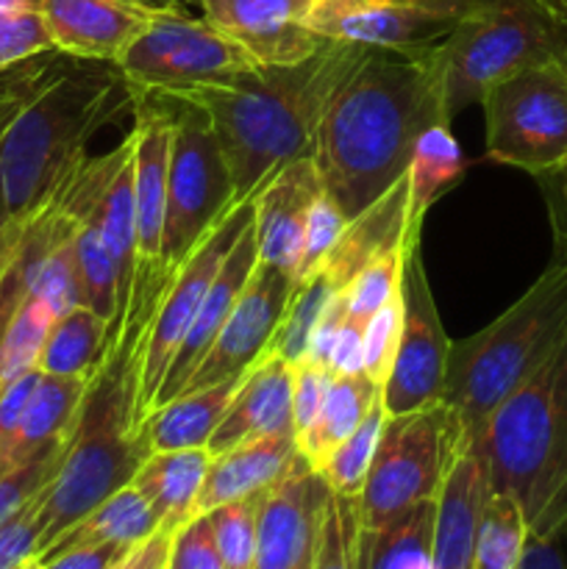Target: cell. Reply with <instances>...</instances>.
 <instances>
[{
    "instance_id": "25",
    "label": "cell",
    "mask_w": 567,
    "mask_h": 569,
    "mask_svg": "<svg viewBox=\"0 0 567 569\" xmlns=\"http://www.w3.org/2000/svg\"><path fill=\"white\" fill-rule=\"evenodd\" d=\"M298 459L300 450L295 431L270 433V437L237 445L220 456H211L195 515H209L217 506L267 492L298 465Z\"/></svg>"
},
{
    "instance_id": "14",
    "label": "cell",
    "mask_w": 567,
    "mask_h": 569,
    "mask_svg": "<svg viewBox=\"0 0 567 569\" xmlns=\"http://www.w3.org/2000/svg\"><path fill=\"white\" fill-rule=\"evenodd\" d=\"M400 306H404V320H400L398 353L381 387V403L389 417L439 403L445 372H448L450 339L428 287L420 237L409 239L406 244Z\"/></svg>"
},
{
    "instance_id": "19",
    "label": "cell",
    "mask_w": 567,
    "mask_h": 569,
    "mask_svg": "<svg viewBox=\"0 0 567 569\" xmlns=\"http://www.w3.org/2000/svg\"><path fill=\"white\" fill-rule=\"evenodd\" d=\"M159 9L145 0H42L39 17L61 53L117 61Z\"/></svg>"
},
{
    "instance_id": "34",
    "label": "cell",
    "mask_w": 567,
    "mask_h": 569,
    "mask_svg": "<svg viewBox=\"0 0 567 569\" xmlns=\"http://www.w3.org/2000/svg\"><path fill=\"white\" fill-rule=\"evenodd\" d=\"M526 542L528 526L517 500L489 489L476 526L472 569H520Z\"/></svg>"
},
{
    "instance_id": "28",
    "label": "cell",
    "mask_w": 567,
    "mask_h": 569,
    "mask_svg": "<svg viewBox=\"0 0 567 569\" xmlns=\"http://www.w3.org/2000/svg\"><path fill=\"white\" fill-rule=\"evenodd\" d=\"M378 400H381V387L365 372H354V376L334 372L315 422L298 437V450L309 461L311 470L317 472L331 459L334 450L365 422Z\"/></svg>"
},
{
    "instance_id": "31",
    "label": "cell",
    "mask_w": 567,
    "mask_h": 569,
    "mask_svg": "<svg viewBox=\"0 0 567 569\" xmlns=\"http://www.w3.org/2000/svg\"><path fill=\"white\" fill-rule=\"evenodd\" d=\"M156 531H159V517L153 515L148 500L128 483L120 492L111 495L109 500H103L98 509L89 511V515L83 517L81 522H76L70 531L61 533V537L39 556V561L50 559V556L56 553H64V550L83 548V545H139L148 537H153Z\"/></svg>"
},
{
    "instance_id": "50",
    "label": "cell",
    "mask_w": 567,
    "mask_h": 569,
    "mask_svg": "<svg viewBox=\"0 0 567 569\" xmlns=\"http://www.w3.org/2000/svg\"><path fill=\"white\" fill-rule=\"evenodd\" d=\"M539 189L548 206L550 231H554V256L567 253V164L537 176Z\"/></svg>"
},
{
    "instance_id": "56",
    "label": "cell",
    "mask_w": 567,
    "mask_h": 569,
    "mask_svg": "<svg viewBox=\"0 0 567 569\" xmlns=\"http://www.w3.org/2000/svg\"><path fill=\"white\" fill-rule=\"evenodd\" d=\"M145 3H153V6H178V3H187V0H145Z\"/></svg>"
},
{
    "instance_id": "55",
    "label": "cell",
    "mask_w": 567,
    "mask_h": 569,
    "mask_svg": "<svg viewBox=\"0 0 567 569\" xmlns=\"http://www.w3.org/2000/svg\"><path fill=\"white\" fill-rule=\"evenodd\" d=\"M42 0H0V11H39Z\"/></svg>"
},
{
    "instance_id": "41",
    "label": "cell",
    "mask_w": 567,
    "mask_h": 569,
    "mask_svg": "<svg viewBox=\"0 0 567 569\" xmlns=\"http://www.w3.org/2000/svg\"><path fill=\"white\" fill-rule=\"evenodd\" d=\"M76 231L64 233L56 250L50 253V259L44 261L42 276H39L37 295L39 300L50 306L53 317H61L64 311L83 306V283H81V270H78V253H76Z\"/></svg>"
},
{
    "instance_id": "51",
    "label": "cell",
    "mask_w": 567,
    "mask_h": 569,
    "mask_svg": "<svg viewBox=\"0 0 567 569\" xmlns=\"http://www.w3.org/2000/svg\"><path fill=\"white\" fill-rule=\"evenodd\" d=\"M137 545H120V542H103V545H83V548L64 550L50 559H42V569H111L128 550Z\"/></svg>"
},
{
    "instance_id": "18",
    "label": "cell",
    "mask_w": 567,
    "mask_h": 569,
    "mask_svg": "<svg viewBox=\"0 0 567 569\" xmlns=\"http://www.w3.org/2000/svg\"><path fill=\"white\" fill-rule=\"evenodd\" d=\"M331 489L300 456L265 495L256 531L253 569H295L315 550L317 522Z\"/></svg>"
},
{
    "instance_id": "13",
    "label": "cell",
    "mask_w": 567,
    "mask_h": 569,
    "mask_svg": "<svg viewBox=\"0 0 567 569\" xmlns=\"http://www.w3.org/2000/svg\"><path fill=\"white\" fill-rule=\"evenodd\" d=\"M172 120L161 98L139 92L133 109V209H137V264H133L131 298L126 322L153 315L165 292L161 270V239L167 211V161H170ZM120 326V328H122Z\"/></svg>"
},
{
    "instance_id": "54",
    "label": "cell",
    "mask_w": 567,
    "mask_h": 569,
    "mask_svg": "<svg viewBox=\"0 0 567 569\" xmlns=\"http://www.w3.org/2000/svg\"><path fill=\"white\" fill-rule=\"evenodd\" d=\"M170 542L172 533L156 531L153 537L128 550V556H122L111 569H165L167 556H170Z\"/></svg>"
},
{
    "instance_id": "1",
    "label": "cell",
    "mask_w": 567,
    "mask_h": 569,
    "mask_svg": "<svg viewBox=\"0 0 567 569\" xmlns=\"http://www.w3.org/2000/svg\"><path fill=\"white\" fill-rule=\"evenodd\" d=\"M137 103L139 89L117 61L53 48L0 70V264L89 139Z\"/></svg>"
},
{
    "instance_id": "49",
    "label": "cell",
    "mask_w": 567,
    "mask_h": 569,
    "mask_svg": "<svg viewBox=\"0 0 567 569\" xmlns=\"http://www.w3.org/2000/svg\"><path fill=\"white\" fill-rule=\"evenodd\" d=\"M334 372L315 359H300L295 365V387H292V417H295V437L306 431L315 422L322 400H326L328 387H331Z\"/></svg>"
},
{
    "instance_id": "15",
    "label": "cell",
    "mask_w": 567,
    "mask_h": 569,
    "mask_svg": "<svg viewBox=\"0 0 567 569\" xmlns=\"http://www.w3.org/2000/svg\"><path fill=\"white\" fill-rule=\"evenodd\" d=\"M476 0H320L309 17L322 39L426 53L437 48Z\"/></svg>"
},
{
    "instance_id": "17",
    "label": "cell",
    "mask_w": 567,
    "mask_h": 569,
    "mask_svg": "<svg viewBox=\"0 0 567 569\" xmlns=\"http://www.w3.org/2000/svg\"><path fill=\"white\" fill-rule=\"evenodd\" d=\"M203 17L259 64H298L326 44L309 17L320 0H198Z\"/></svg>"
},
{
    "instance_id": "37",
    "label": "cell",
    "mask_w": 567,
    "mask_h": 569,
    "mask_svg": "<svg viewBox=\"0 0 567 569\" xmlns=\"http://www.w3.org/2000/svg\"><path fill=\"white\" fill-rule=\"evenodd\" d=\"M53 320V311L44 300H39L37 295L26 300V306L17 311L14 320L0 337V387L39 367V353H42Z\"/></svg>"
},
{
    "instance_id": "57",
    "label": "cell",
    "mask_w": 567,
    "mask_h": 569,
    "mask_svg": "<svg viewBox=\"0 0 567 569\" xmlns=\"http://www.w3.org/2000/svg\"><path fill=\"white\" fill-rule=\"evenodd\" d=\"M22 569H42V565H39L37 559H28L26 565H22Z\"/></svg>"
},
{
    "instance_id": "10",
    "label": "cell",
    "mask_w": 567,
    "mask_h": 569,
    "mask_svg": "<svg viewBox=\"0 0 567 569\" xmlns=\"http://www.w3.org/2000/svg\"><path fill=\"white\" fill-rule=\"evenodd\" d=\"M487 159L534 178L567 164V64L545 61L500 78L481 98Z\"/></svg>"
},
{
    "instance_id": "5",
    "label": "cell",
    "mask_w": 567,
    "mask_h": 569,
    "mask_svg": "<svg viewBox=\"0 0 567 569\" xmlns=\"http://www.w3.org/2000/svg\"><path fill=\"white\" fill-rule=\"evenodd\" d=\"M476 445L489 489L517 500L531 537L567 526V337L493 411Z\"/></svg>"
},
{
    "instance_id": "59",
    "label": "cell",
    "mask_w": 567,
    "mask_h": 569,
    "mask_svg": "<svg viewBox=\"0 0 567 569\" xmlns=\"http://www.w3.org/2000/svg\"><path fill=\"white\" fill-rule=\"evenodd\" d=\"M561 6H565V9H567V0H561Z\"/></svg>"
},
{
    "instance_id": "24",
    "label": "cell",
    "mask_w": 567,
    "mask_h": 569,
    "mask_svg": "<svg viewBox=\"0 0 567 569\" xmlns=\"http://www.w3.org/2000/svg\"><path fill=\"white\" fill-rule=\"evenodd\" d=\"M489 495V476L476 442L456 453L437 498L431 569H472L476 526Z\"/></svg>"
},
{
    "instance_id": "20",
    "label": "cell",
    "mask_w": 567,
    "mask_h": 569,
    "mask_svg": "<svg viewBox=\"0 0 567 569\" xmlns=\"http://www.w3.org/2000/svg\"><path fill=\"white\" fill-rule=\"evenodd\" d=\"M320 194L322 181L311 156L289 161L256 189L253 233L259 261L281 267L298 278L306 222Z\"/></svg>"
},
{
    "instance_id": "44",
    "label": "cell",
    "mask_w": 567,
    "mask_h": 569,
    "mask_svg": "<svg viewBox=\"0 0 567 569\" xmlns=\"http://www.w3.org/2000/svg\"><path fill=\"white\" fill-rule=\"evenodd\" d=\"M61 453H64V442L44 450V453L33 456L28 465L14 467L11 472L0 476V522L9 520V517L14 515L17 509H22L33 495H39L48 487L50 478L59 470Z\"/></svg>"
},
{
    "instance_id": "29",
    "label": "cell",
    "mask_w": 567,
    "mask_h": 569,
    "mask_svg": "<svg viewBox=\"0 0 567 569\" xmlns=\"http://www.w3.org/2000/svg\"><path fill=\"white\" fill-rule=\"evenodd\" d=\"M437 500L415 506L384 526L359 531L356 567L359 569H431Z\"/></svg>"
},
{
    "instance_id": "36",
    "label": "cell",
    "mask_w": 567,
    "mask_h": 569,
    "mask_svg": "<svg viewBox=\"0 0 567 569\" xmlns=\"http://www.w3.org/2000/svg\"><path fill=\"white\" fill-rule=\"evenodd\" d=\"M384 420H387V411H384V403L378 400L370 409V415L365 417V422H361V426L334 450L331 459L317 470L334 495L359 498L361 487H365L367 470H370V461L372 456H376L378 439H381Z\"/></svg>"
},
{
    "instance_id": "3",
    "label": "cell",
    "mask_w": 567,
    "mask_h": 569,
    "mask_svg": "<svg viewBox=\"0 0 567 569\" xmlns=\"http://www.w3.org/2000/svg\"><path fill=\"white\" fill-rule=\"evenodd\" d=\"M365 53L367 44L326 39L298 64H259L226 81L161 94L189 100L209 117L237 198L248 200L284 164L315 156L328 100Z\"/></svg>"
},
{
    "instance_id": "30",
    "label": "cell",
    "mask_w": 567,
    "mask_h": 569,
    "mask_svg": "<svg viewBox=\"0 0 567 569\" xmlns=\"http://www.w3.org/2000/svg\"><path fill=\"white\" fill-rule=\"evenodd\" d=\"M87 387L89 378L44 376L42 372L31 400H28L26 417H22L14 448V467L28 465L33 456L67 442V437L76 428Z\"/></svg>"
},
{
    "instance_id": "60",
    "label": "cell",
    "mask_w": 567,
    "mask_h": 569,
    "mask_svg": "<svg viewBox=\"0 0 567 569\" xmlns=\"http://www.w3.org/2000/svg\"><path fill=\"white\" fill-rule=\"evenodd\" d=\"M17 569H22V567H17Z\"/></svg>"
},
{
    "instance_id": "6",
    "label": "cell",
    "mask_w": 567,
    "mask_h": 569,
    "mask_svg": "<svg viewBox=\"0 0 567 569\" xmlns=\"http://www.w3.org/2000/svg\"><path fill=\"white\" fill-rule=\"evenodd\" d=\"M567 337V253L498 320L450 342L439 403L456 417L465 442H476L493 411L534 376Z\"/></svg>"
},
{
    "instance_id": "39",
    "label": "cell",
    "mask_w": 567,
    "mask_h": 569,
    "mask_svg": "<svg viewBox=\"0 0 567 569\" xmlns=\"http://www.w3.org/2000/svg\"><path fill=\"white\" fill-rule=\"evenodd\" d=\"M356 542H359L356 498L328 492L320 522H317L311 569H359L356 567Z\"/></svg>"
},
{
    "instance_id": "45",
    "label": "cell",
    "mask_w": 567,
    "mask_h": 569,
    "mask_svg": "<svg viewBox=\"0 0 567 569\" xmlns=\"http://www.w3.org/2000/svg\"><path fill=\"white\" fill-rule=\"evenodd\" d=\"M39 378H42V370L33 367L0 387V476L14 470L17 437H20L22 417H26L28 400H31Z\"/></svg>"
},
{
    "instance_id": "22",
    "label": "cell",
    "mask_w": 567,
    "mask_h": 569,
    "mask_svg": "<svg viewBox=\"0 0 567 569\" xmlns=\"http://www.w3.org/2000/svg\"><path fill=\"white\" fill-rule=\"evenodd\" d=\"M256 264H259V248H256L253 220H250L248 228H245V231L239 233L237 242H233V248L228 250L226 261H222V267L217 270L215 281L206 289L203 303H200L192 328H189L187 339H183L181 348H178L176 359L167 367L165 381H161L159 392H156L153 406H161L167 403V400L176 398V395H181V389L187 387L192 372L198 370L203 356L209 353V348L215 345L220 328L226 326L228 315H231L239 295L248 287Z\"/></svg>"
},
{
    "instance_id": "58",
    "label": "cell",
    "mask_w": 567,
    "mask_h": 569,
    "mask_svg": "<svg viewBox=\"0 0 567 569\" xmlns=\"http://www.w3.org/2000/svg\"><path fill=\"white\" fill-rule=\"evenodd\" d=\"M295 569H311V553H309V556H306V559H304V561H300V565H298V567H295Z\"/></svg>"
},
{
    "instance_id": "53",
    "label": "cell",
    "mask_w": 567,
    "mask_h": 569,
    "mask_svg": "<svg viewBox=\"0 0 567 569\" xmlns=\"http://www.w3.org/2000/svg\"><path fill=\"white\" fill-rule=\"evenodd\" d=\"M520 569H567V526L548 533V537L528 533Z\"/></svg>"
},
{
    "instance_id": "12",
    "label": "cell",
    "mask_w": 567,
    "mask_h": 569,
    "mask_svg": "<svg viewBox=\"0 0 567 569\" xmlns=\"http://www.w3.org/2000/svg\"><path fill=\"white\" fill-rule=\"evenodd\" d=\"M253 220V198L242 200L233 206L220 226L198 244L192 256L172 272L167 281L165 292H161L159 303H156L153 317H150L148 328H145V350H142V372H139V398H137V422L148 417L153 409L156 392H159L165 372L170 361L176 359L178 348L187 339L189 328H192L195 315H198L200 303L206 298V289L215 281L217 270L226 261L228 250L239 239V233L248 228Z\"/></svg>"
},
{
    "instance_id": "32",
    "label": "cell",
    "mask_w": 567,
    "mask_h": 569,
    "mask_svg": "<svg viewBox=\"0 0 567 569\" xmlns=\"http://www.w3.org/2000/svg\"><path fill=\"white\" fill-rule=\"evenodd\" d=\"M470 161L461 153L459 142L450 133V126L439 122V126L426 128L417 137L415 150H411L409 170V222L422 226L426 211L437 203L442 194H448L461 178L467 176Z\"/></svg>"
},
{
    "instance_id": "2",
    "label": "cell",
    "mask_w": 567,
    "mask_h": 569,
    "mask_svg": "<svg viewBox=\"0 0 567 569\" xmlns=\"http://www.w3.org/2000/svg\"><path fill=\"white\" fill-rule=\"evenodd\" d=\"M426 53L367 48L328 100L311 159L345 220L361 214L406 176L426 128L450 126Z\"/></svg>"
},
{
    "instance_id": "23",
    "label": "cell",
    "mask_w": 567,
    "mask_h": 569,
    "mask_svg": "<svg viewBox=\"0 0 567 569\" xmlns=\"http://www.w3.org/2000/svg\"><path fill=\"white\" fill-rule=\"evenodd\" d=\"M411 228L422 226L409 222V178L404 176L376 203L345 222L342 237L337 239L328 259L322 261V276L337 292H342L367 264L404 248Z\"/></svg>"
},
{
    "instance_id": "26",
    "label": "cell",
    "mask_w": 567,
    "mask_h": 569,
    "mask_svg": "<svg viewBox=\"0 0 567 569\" xmlns=\"http://www.w3.org/2000/svg\"><path fill=\"white\" fill-rule=\"evenodd\" d=\"M209 461L211 456L206 448H183L159 450L139 465L131 487L148 500L153 515L159 517V531L176 533L192 517H198L195 503H198Z\"/></svg>"
},
{
    "instance_id": "38",
    "label": "cell",
    "mask_w": 567,
    "mask_h": 569,
    "mask_svg": "<svg viewBox=\"0 0 567 569\" xmlns=\"http://www.w3.org/2000/svg\"><path fill=\"white\" fill-rule=\"evenodd\" d=\"M267 492L250 495V498L242 500H231V503L217 506V509H211L206 515L209 517L211 533H215L217 550H220V559L226 569H253L259 511Z\"/></svg>"
},
{
    "instance_id": "35",
    "label": "cell",
    "mask_w": 567,
    "mask_h": 569,
    "mask_svg": "<svg viewBox=\"0 0 567 569\" xmlns=\"http://www.w3.org/2000/svg\"><path fill=\"white\" fill-rule=\"evenodd\" d=\"M334 295H337V289L328 283L322 270L311 272L306 281H300L292 300H289L281 328H278L276 339H272L270 353L284 356V359L292 361V365L306 359V356H309V345L311 337H315L317 322H320L322 311L331 303Z\"/></svg>"
},
{
    "instance_id": "11",
    "label": "cell",
    "mask_w": 567,
    "mask_h": 569,
    "mask_svg": "<svg viewBox=\"0 0 567 569\" xmlns=\"http://www.w3.org/2000/svg\"><path fill=\"white\" fill-rule=\"evenodd\" d=\"M117 64L139 92H181L200 83L226 81L253 70L259 61L206 17H189L178 6H161Z\"/></svg>"
},
{
    "instance_id": "8",
    "label": "cell",
    "mask_w": 567,
    "mask_h": 569,
    "mask_svg": "<svg viewBox=\"0 0 567 569\" xmlns=\"http://www.w3.org/2000/svg\"><path fill=\"white\" fill-rule=\"evenodd\" d=\"M150 94L161 98L172 120L165 239H161V270H165L167 287L172 272L242 200L237 198L231 167L209 117L198 106L176 94Z\"/></svg>"
},
{
    "instance_id": "27",
    "label": "cell",
    "mask_w": 567,
    "mask_h": 569,
    "mask_svg": "<svg viewBox=\"0 0 567 569\" xmlns=\"http://www.w3.org/2000/svg\"><path fill=\"white\" fill-rule=\"evenodd\" d=\"M239 381L242 378L198 389V392H181L167 403L153 406L139 426L145 450L159 453V450L206 448L211 433L220 426L233 392L239 389Z\"/></svg>"
},
{
    "instance_id": "7",
    "label": "cell",
    "mask_w": 567,
    "mask_h": 569,
    "mask_svg": "<svg viewBox=\"0 0 567 569\" xmlns=\"http://www.w3.org/2000/svg\"><path fill=\"white\" fill-rule=\"evenodd\" d=\"M426 56L450 122L511 72L545 61L567 64V9L561 0H476Z\"/></svg>"
},
{
    "instance_id": "42",
    "label": "cell",
    "mask_w": 567,
    "mask_h": 569,
    "mask_svg": "<svg viewBox=\"0 0 567 569\" xmlns=\"http://www.w3.org/2000/svg\"><path fill=\"white\" fill-rule=\"evenodd\" d=\"M400 320H404V306H400L398 292L365 326V376L372 378L378 387H384L389 370H392L400 342Z\"/></svg>"
},
{
    "instance_id": "52",
    "label": "cell",
    "mask_w": 567,
    "mask_h": 569,
    "mask_svg": "<svg viewBox=\"0 0 567 569\" xmlns=\"http://www.w3.org/2000/svg\"><path fill=\"white\" fill-rule=\"evenodd\" d=\"M328 367H331V372H345V376L365 372V326L361 322L345 317Z\"/></svg>"
},
{
    "instance_id": "43",
    "label": "cell",
    "mask_w": 567,
    "mask_h": 569,
    "mask_svg": "<svg viewBox=\"0 0 567 569\" xmlns=\"http://www.w3.org/2000/svg\"><path fill=\"white\" fill-rule=\"evenodd\" d=\"M345 214L339 211V206L334 203L331 198L322 194L317 198V203L311 206L309 222H306L304 231V250H300V261H298V281H306L311 272H317L322 267V261L328 259V253L334 250L337 239L342 237L345 231Z\"/></svg>"
},
{
    "instance_id": "40",
    "label": "cell",
    "mask_w": 567,
    "mask_h": 569,
    "mask_svg": "<svg viewBox=\"0 0 567 569\" xmlns=\"http://www.w3.org/2000/svg\"><path fill=\"white\" fill-rule=\"evenodd\" d=\"M420 231L422 228H411L409 239L420 237ZM409 239H406V244H409ZM406 244L392 250V253L381 256V259L372 261V264H367L365 270L342 289L345 309H348L350 320L367 326V320L400 292V272H404Z\"/></svg>"
},
{
    "instance_id": "46",
    "label": "cell",
    "mask_w": 567,
    "mask_h": 569,
    "mask_svg": "<svg viewBox=\"0 0 567 569\" xmlns=\"http://www.w3.org/2000/svg\"><path fill=\"white\" fill-rule=\"evenodd\" d=\"M44 50H53V42L39 11H0V70Z\"/></svg>"
},
{
    "instance_id": "47",
    "label": "cell",
    "mask_w": 567,
    "mask_h": 569,
    "mask_svg": "<svg viewBox=\"0 0 567 569\" xmlns=\"http://www.w3.org/2000/svg\"><path fill=\"white\" fill-rule=\"evenodd\" d=\"M165 569H226L211 533L209 517L198 515L172 533Z\"/></svg>"
},
{
    "instance_id": "21",
    "label": "cell",
    "mask_w": 567,
    "mask_h": 569,
    "mask_svg": "<svg viewBox=\"0 0 567 569\" xmlns=\"http://www.w3.org/2000/svg\"><path fill=\"white\" fill-rule=\"evenodd\" d=\"M295 365L278 353H267L239 381L220 426L211 433L209 456H220L242 442L295 431L292 417Z\"/></svg>"
},
{
    "instance_id": "9",
    "label": "cell",
    "mask_w": 567,
    "mask_h": 569,
    "mask_svg": "<svg viewBox=\"0 0 567 569\" xmlns=\"http://www.w3.org/2000/svg\"><path fill=\"white\" fill-rule=\"evenodd\" d=\"M465 445L459 422L442 403L409 415H387L365 487L356 498L359 531H370L426 500H437Z\"/></svg>"
},
{
    "instance_id": "48",
    "label": "cell",
    "mask_w": 567,
    "mask_h": 569,
    "mask_svg": "<svg viewBox=\"0 0 567 569\" xmlns=\"http://www.w3.org/2000/svg\"><path fill=\"white\" fill-rule=\"evenodd\" d=\"M39 506H42V492L33 495L22 509L0 522V569H17L37 556Z\"/></svg>"
},
{
    "instance_id": "16",
    "label": "cell",
    "mask_w": 567,
    "mask_h": 569,
    "mask_svg": "<svg viewBox=\"0 0 567 569\" xmlns=\"http://www.w3.org/2000/svg\"><path fill=\"white\" fill-rule=\"evenodd\" d=\"M298 283L292 272L259 261L248 287L228 315L226 326L217 333L215 345L181 392H198V389L233 381L259 365L270 353L272 339L281 328Z\"/></svg>"
},
{
    "instance_id": "4",
    "label": "cell",
    "mask_w": 567,
    "mask_h": 569,
    "mask_svg": "<svg viewBox=\"0 0 567 569\" xmlns=\"http://www.w3.org/2000/svg\"><path fill=\"white\" fill-rule=\"evenodd\" d=\"M145 328L122 326L89 378L81 411L64 442L59 470L42 489L37 556L103 500L133 481L148 459L137 422Z\"/></svg>"
},
{
    "instance_id": "33",
    "label": "cell",
    "mask_w": 567,
    "mask_h": 569,
    "mask_svg": "<svg viewBox=\"0 0 567 569\" xmlns=\"http://www.w3.org/2000/svg\"><path fill=\"white\" fill-rule=\"evenodd\" d=\"M109 350V322L89 306H76L56 317L39 353L44 376L92 378Z\"/></svg>"
}]
</instances>
